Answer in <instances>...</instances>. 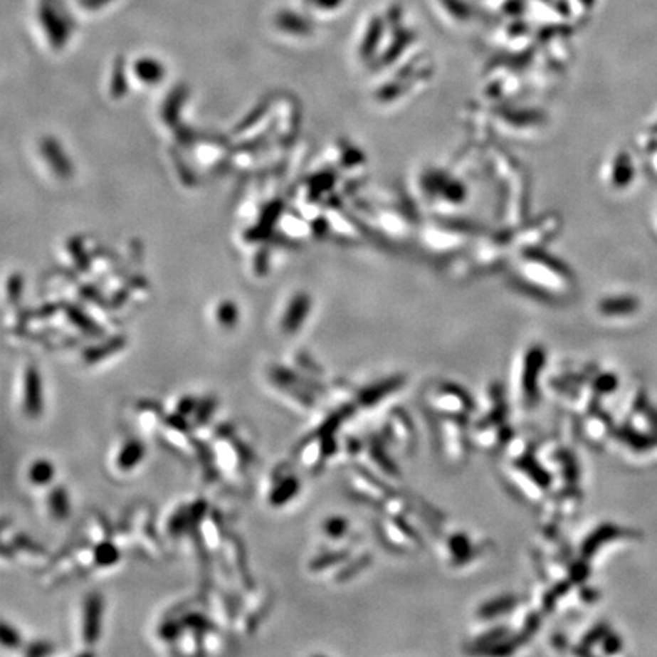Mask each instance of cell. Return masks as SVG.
Returning <instances> with one entry per match:
<instances>
[{
  "instance_id": "1",
  "label": "cell",
  "mask_w": 657,
  "mask_h": 657,
  "mask_svg": "<svg viewBox=\"0 0 657 657\" xmlns=\"http://www.w3.org/2000/svg\"><path fill=\"white\" fill-rule=\"evenodd\" d=\"M103 615L104 599L101 594H88L83 606V639L87 645H93L101 638Z\"/></svg>"
},
{
  "instance_id": "2",
  "label": "cell",
  "mask_w": 657,
  "mask_h": 657,
  "mask_svg": "<svg viewBox=\"0 0 657 657\" xmlns=\"http://www.w3.org/2000/svg\"><path fill=\"white\" fill-rule=\"evenodd\" d=\"M23 409L31 419H38L43 413V384L34 365L28 367L23 377Z\"/></svg>"
},
{
  "instance_id": "3",
  "label": "cell",
  "mask_w": 657,
  "mask_h": 657,
  "mask_svg": "<svg viewBox=\"0 0 657 657\" xmlns=\"http://www.w3.org/2000/svg\"><path fill=\"white\" fill-rule=\"evenodd\" d=\"M310 309V300L306 294H298L289 303L285 318L282 321V327L286 333H295L305 322Z\"/></svg>"
},
{
  "instance_id": "4",
  "label": "cell",
  "mask_w": 657,
  "mask_h": 657,
  "mask_svg": "<svg viewBox=\"0 0 657 657\" xmlns=\"http://www.w3.org/2000/svg\"><path fill=\"white\" fill-rule=\"evenodd\" d=\"M144 455H147V449H144V444L137 440V438H131L127 443H124V446L120 448L117 456H116V466L117 469L122 472H130L143 461Z\"/></svg>"
},
{
  "instance_id": "5",
  "label": "cell",
  "mask_w": 657,
  "mask_h": 657,
  "mask_svg": "<svg viewBox=\"0 0 657 657\" xmlns=\"http://www.w3.org/2000/svg\"><path fill=\"white\" fill-rule=\"evenodd\" d=\"M298 492H300L298 478H295L293 475L285 476L283 480L278 481L275 484V487L271 490L270 498H268L270 504L273 507H275V508L283 507L288 503H291V500L298 495Z\"/></svg>"
},
{
  "instance_id": "6",
  "label": "cell",
  "mask_w": 657,
  "mask_h": 657,
  "mask_svg": "<svg viewBox=\"0 0 657 657\" xmlns=\"http://www.w3.org/2000/svg\"><path fill=\"white\" fill-rule=\"evenodd\" d=\"M41 152L52 166L53 172H57L61 177H68L70 174V163L60 148V144L53 139H46L41 143Z\"/></svg>"
},
{
  "instance_id": "7",
  "label": "cell",
  "mask_w": 657,
  "mask_h": 657,
  "mask_svg": "<svg viewBox=\"0 0 657 657\" xmlns=\"http://www.w3.org/2000/svg\"><path fill=\"white\" fill-rule=\"evenodd\" d=\"M48 508L53 519L65 520L70 516L69 493L63 485L55 487L48 496Z\"/></svg>"
},
{
  "instance_id": "8",
  "label": "cell",
  "mask_w": 657,
  "mask_h": 657,
  "mask_svg": "<svg viewBox=\"0 0 657 657\" xmlns=\"http://www.w3.org/2000/svg\"><path fill=\"white\" fill-rule=\"evenodd\" d=\"M55 476V467L49 460H36L31 464L29 471H28V478L29 481L37 485V487H44L53 481Z\"/></svg>"
},
{
  "instance_id": "9",
  "label": "cell",
  "mask_w": 657,
  "mask_h": 657,
  "mask_svg": "<svg viewBox=\"0 0 657 657\" xmlns=\"http://www.w3.org/2000/svg\"><path fill=\"white\" fill-rule=\"evenodd\" d=\"M120 560V551L116 545L110 540L98 543L93 550V562L98 567H111Z\"/></svg>"
},
{
  "instance_id": "10",
  "label": "cell",
  "mask_w": 657,
  "mask_h": 657,
  "mask_svg": "<svg viewBox=\"0 0 657 657\" xmlns=\"http://www.w3.org/2000/svg\"><path fill=\"white\" fill-rule=\"evenodd\" d=\"M543 362V354L540 349H532L527 358V372H525V391L530 399H532L536 389L534 385L537 382V374Z\"/></svg>"
},
{
  "instance_id": "11",
  "label": "cell",
  "mask_w": 657,
  "mask_h": 657,
  "mask_svg": "<svg viewBox=\"0 0 657 657\" xmlns=\"http://www.w3.org/2000/svg\"><path fill=\"white\" fill-rule=\"evenodd\" d=\"M466 402L467 400L464 396L456 391L455 388H444V391L440 396H436V405L446 411H464Z\"/></svg>"
},
{
  "instance_id": "12",
  "label": "cell",
  "mask_w": 657,
  "mask_h": 657,
  "mask_svg": "<svg viewBox=\"0 0 657 657\" xmlns=\"http://www.w3.org/2000/svg\"><path fill=\"white\" fill-rule=\"evenodd\" d=\"M136 70H137V76L143 83L154 84L157 81H162V78H163L162 64L155 63V60H149V58L140 60V63H137L136 65Z\"/></svg>"
},
{
  "instance_id": "13",
  "label": "cell",
  "mask_w": 657,
  "mask_h": 657,
  "mask_svg": "<svg viewBox=\"0 0 657 657\" xmlns=\"http://www.w3.org/2000/svg\"><path fill=\"white\" fill-rule=\"evenodd\" d=\"M124 346H125L124 338L113 340V341H110L108 344H105V346H96V347H92V349H88L87 352H84V359L88 364L101 361V359L107 358L108 354H111L113 352H117L119 349H122Z\"/></svg>"
},
{
  "instance_id": "14",
  "label": "cell",
  "mask_w": 657,
  "mask_h": 657,
  "mask_svg": "<svg viewBox=\"0 0 657 657\" xmlns=\"http://www.w3.org/2000/svg\"><path fill=\"white\" fill-rule=\"evenodd\" d=\"M216 409V400L214 397H206L204 400L198 404V408L195 411V419L194 423L196 426H203L211 419V414L215 413Z\"/></svg>"
},
{
  "instance_id": "15",
  "label": "cell",
  "mask_w": 657,
  "mask_h": 657,
  "mask_svg": "<svg viewBox=\"0 0 657 657\" xmlns=\"http://www.w3.org/2000/svg\"><path fill=\"white\" fill-rule=\"evenodd\" d=\"M238 309L235 303L226 302L221 303L216 309V318L224 327H233L238 322Z\"/></svg>"
},
{
  "instance_id": "16",
  "label": "cell",
  "mask_w": 657,
  "mask_h": 657,
  "mask_svg": "<svg viewBox=\"0 0 657 657\" xmlns=\"http://www.w3.org/2000/svg\"><path fill=\"white\" fill-rule=\"evenodd\" d=\"M347 527H349V523L346 519L340 517V516H333V517L326 519L325 525H322V530H325V532L327 534V537L341 539L344 534H346Z\"/></svg>"
},
{
  "instance_id": "17",
  "label": "cell",
  "mask_w": 657,
  "mask_h": 657,
  "mask_svg": "<svg viewBox=\"0 0 657 657\" xmlns=\"http://www.w3.org/2000/svg\"><path fill=\"white\" fill-rule=\"evenodd\" d=\"M399 384H400V381H389V382L384 384L379 389H377V385L374 388H372V389H367V391H364L362 396H361V402L364 405H373V404H376L377 399H381L382 396L391 393L393 388H396Z\"/></svg>"
},
{
  "instance_id": "18",
  "label": "cell",
  "mask_w": 657,
  "mask_h": 657,
  "mask_svg": "<svg viewBox=\"0 0 657 657\" xmlns=\"http://www.w3.org/2000/svg\"><path fill=\"white\" fill-rule=\"evenodd\" d=\"M0 639H2V645L5 648H19L21 645V638L19 631L11 627L8 622H2V629H0Z\"/></svg>"
},
{
  "instance_id": "19",
  "label": "cell",
  "mask_w": 657,
  "mask_h": 657,
  "mask_svg": "<svg viewBox=\"0 0 657 657\" xmlns=\"http://www.w3.org/2000/svg\"><path fill=\"white\" fill-rule=\"evenodd\" d=\"M344 557H346V554L344 552H330V554H325V555H321L318 557V559H315L314 562L310 563V567L314 571H321V569H326L327 566H333V564H337L338 562H342Z\"/></svg>"
},
{
  "instance_id": "20",
  "label": "cell",
  "mask_w": 657,
  "mask_h": 657,
  "mask_svg": "<svg viewBox=\"0 0 657 657\" xmlns=\"http://www.w3.org/2000/svg\"><path fill=\"white\" fill-rule=\"evenodd\" d=\"M184 629L183 621L177 622V621H166L162 624L160 627V636L166 641H175L178 636H180L182 630Z\"/></svg>"
},
{
  "instance_id": "21",
  "label": "cell",
  "mask_w": 657,
  "mask_h": 657,
  "mask_svg": "<svg viewBox=\"0 0 657 657\" xmlns=\"http://www.w3.org/2000/svg\"><path fill=\"white\" fill-rule=\"evenodd\" d=\"M198 400L192 396H184L180 399V402L177 404V413L180 414V416H191V414H195V411L198 408Z\"/></svg>"
},
{
  "instance_id": "22",
  "label": "cell",
  "mask_w": 657,
  "mask_h": 657,
  "mask_svg": "<svg viewBox=\"0 0 657 657\" xmlns=\"http://www.w3.org/2000/svg\"><path fill=\"white\" fill-rule=\"evenodd\" d=\"M183 624H184V627L195 629V631H204L206 629L210 627L209 621H207L203 615H199V614H191V615H187V616L183 619Z\"/></svg>"
},
{
  "instance_id": "23",
  "label": "cell",
  "mask_w": 657,
  "mask_h": 657,
  "mask_svg": "<svg viewBox=\"0 0 657 657\" xmlns=\"http://www.w3.org/2000/svg\"><path fill=\"white\" fill-rule=\"evenodd\" d=\"M52 651H53L52 643H49V642H34V643L29 645V648L26 650V654L40 657V656H46V654H49Z\"/></svg>"
},
{
  "instance_id": "24",
  "label": "cell",
  "mask_w": 657,
  "mask_h": 657,
  "mask_svg": "<svg viewBox=\"0 0 657 657\" xmlns=\"http://www.w3.org/2000/svg\"><path fill=\"white\" fill-rule=\"evenodd\" d=\"M510 604H513V603H511V601H508V599L499 601V603L496 601V603H493L492 606H488V607L485 606L484 610H483V614H484V616H493L496 614H503L504 610H507L510 607Z\"/></svg>"
}]
</instances>
